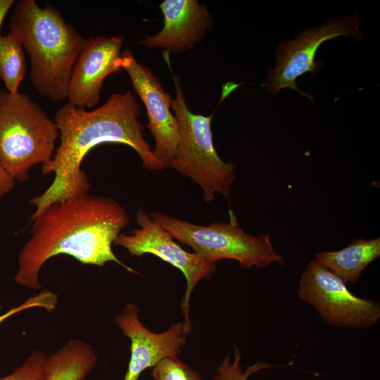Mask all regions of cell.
Segmentation results:
<instances>
[{"instance_id":"cell-12","label":"cell","mask_w":380,"mask_h":380,"mask_svg":"<svg viewBox=\"0 0 380 380\" xmlns=\"http://www.w3.org/2000/svg\"><path fill=\"white\" fill-rule=\"evenodd\" d=\"M139 310L135 304L129 303L114 317V322L131 341L130 360L124 380H138L145 369L154 367L166 357H176L186 343L183 323L172 324L165 331L156 334L141 323Z\"/></svg>"},{"instance_id":"cell-22","label":"cell","mask_w":380,"mask_h":380,"mask_svg":"<svg viewBox=\"0 0 380 380\" xmlns=\"http://www.w3.org/2000/svg\"><path fill=\"white\" fill-rule=\"evenodd\" d=\"M14 4L13 0H0V29L7 13Z\"/></svg>"},{"instance_id":"cell-9","label":"cell","mask_w":380,"mask_h":380,"mask_svg":"<svg viewBox=\"0 0 380 380\" xmlns=\"http://www.w3.org/2000/svg\"><path fill=\"white\" fill-rule=\"evenodd\" d=\"M356 14L343 18H331L317 27L300 32L292 41H283L276 51L277 65L267 75L266 86L273 94L291 88L303 96L312 97L298 88L296 79L306 72H317L322 67L315 61L317 51L324 42L339 37H350L359 41L362 33Z\"/></svg>"},{"instance_id":"cell-2","label":"cell","mask_w":380,"mask_h":380,"mask_svg":"<svg viewBox=\"0 0 380 380\" xmlns=\"http://www.w3.org/2000/svg\"><path fill=\"white\" fill-rule=\"evenodd\" d=\"M32 234L18 256L15 283L39 289V273L50 258L68 255L83 265L103 267L114 262L137 273L114 254L112 245L129 217L123 207L109 197L86 194L58 201L32 220Z\"/></svg>"},{"instance_id":"cell-10","label":"cell","mask_w":380,"mask_h":380,"mask_svg":"<svg viewBox=\"0 0 380 380\" xmlns=\"http://www.w3.org/2000/svg\"><path fill=\"white\" fill-rule=\"evenodd\" d=\"M121 58L122 69L127 72L135 92L146 108L147 127L156 142L153 154L169 167L179 139L178 122L171 111L172 99L153 72L137 62L131 50H124Z\"/></svg>"},{"instance_id":"cell-18","label":"cell","mask_w":380,"mask_h":380,"mask_svg":"<svg viewBox=\"0 0 380 380\" xmlns=\"http://www.w3.org/2000/svg\"><path fill=\"white\" fill-rule=\"evenodd\" d=\"M151 374L155 380H205L177 356L160 361L153 367Z\"/></svg>"},{"instance_id":"cell-4","label":"cell","mask_w":380,"mask_h":380,"mask_svg":"<svg viewBox=\"0 0 380 380\" xmlns=\"http://www.w3.org/2000/svg\"><path fill=\"white\" fill-rule=\"evenodd\" d=\"M58 139L56 124L28 94L0 90V163L15 180L25 182L31 167L48 164Z\"/></svg>"},{"instance_id":"cell-7","label":"cell","mask_w":380,"mask_h":380,"mask_svg":"<svg viewBox=\"0 0 380 380\" xmlns=\"http://www.w3.org/2000/svg\"><path fill=\"white\" fill-rule=\"evenodd\" d=\"M297 294L334 327L368 328L380 318L379 303L353 294L342 279L315 259L303 271Z\"/></svg>"},{"instance_id":"cell-11","label":"cell","mask_w":380,"mask_h":380,"mask_svg":"<svg viewBox=\"0 0 380 380\" xmlns=\"http://www.w3.org/2000/svg\"><path fill=\"white\" fill-rule=\"evenodd\" d=\"M122 36H94L84 44L70 77L68 102L82 108H92L101 99L105 79L123 70Z\"/></svg>"},{"instance_id":"cell-15","label":"cell","mask_w":380,"mask_h":380,"mask_svg":"<svg viewBox=\"0 0 380 380\" xmlns=\"http://www.w3.org/2000/svg\"><path fill=\"white\" fill-rule=\"evenodd\" d=\"M97 360L98 355L90 344L72 339L47 357L46 380H84Z\"/></svg>"},{"instance_id":"cell-8","label":"cell","mask_w":380,"mask_h":380,"mask_svg":"<svg viewBox=\"0 0 380 380\" xmlns=\"http://www.w3.org/2000/svg\"><path fill=\"white\" fill-rule=\"evenodd\" d=\"M139 228L129 234H120L114 245L125 248L132 256L141 257L150 253L179 270L186 281V288L181 307L184 317V330L186 334L191 329L189 317V302L192 291L198 281L207 278L215 270L199 255L184 250L171 235L144 210L136 215Z\"/></svg>"},{"instance_id":"cell-20","label":"cell","mask_w":380,"mask_h":380,"mask_svg":"<svg viewBox=\"0 0 380 380\" xmlns=\"http://www.w3.org/2000/svg\"><path fill=\"white\" fill-rule=\"evenodd\" d=\"M58 296L49 290H43L36 295L30 296L25 301L17 307L11 308L0 315V324L7 318L25 310L33 308H41L48 312H52L56 308Z\"/></svg>"},{"instance_id":"cell-19","label":"cell","mask_w":380,"mask_h":380,"mask_svg":"<svg viewBox=\"0 0 380 380\" xmlns=\"http://www.w3.org/2000/svg\"><path fill=\"white\" fill-rule=\"evenodd\" d=\"M47 356L41 350H34L22 365L0 380H46Z\"/></svg>"},{"instance_id":"cell-3","label":"cell","mask_w":380,"mask_h":380,"mask_svg":"<svg viewBox=\"0 0 380 380\" xmlns=\"http://www.w3.org/2000/svg\"><path fill=\"white\" fill-rule=\"evenodd\" d=\"M9 25L30 57V78L36 91L52 101L66 100L86 39L58 8L50 4L42 8L34 0L18 1Z\"/></svg>"},{"instance_id":"cell-6","label":"cell","mask_w":380,"mask_h":380,"mask_svg":"<svg viewBox=\"0 0 380 380\" xmlns=\"http://www.w3.org/2000/svg\"><path fill=\"white\" fill-rule=\"evenodd\" d=\"M150 217L160 224L171 236L191 247L210 264L222 259L234 260L245 269L267 267L272 262L284 263L281 255L274 248L271 235L246 233L232 218L229 222H212L198 225L162 213H151Z\"/></svg>"},{"instance_id":"cell-14","label":"cell","mask_w":380,"mask_h":380,"mask_svg":"<svg viewBox=\"0 0 380 380\" xmlns=\"http://www.w3.org/2000/svg\"><path fill=\"white\" fill-rule=\"evenodd\" d=\"M380 255V239H355L346 248L317 253L315 260L327 267L345 283L358 281L362 272Z\"/></svg>"},{"instance_id":"cell-5","label":"cell","mask_w":380,"mask_h":380,"mask_svg":"<svg viewBox=\"0 0 380 380\" xmlns=\"http://www.w3.org/2000/svg\"><path fill=\"white\" fill-rule=\"evenodd\" d=\"M172 75L176 96L171 108L178 122L179 139L169 167L198 184L206 203L213 201L216 193L228 198L235 179V165L223 161L215 148L213 116L195 114L188 108L179 77Z\"/></svg>"},{"instance_id":"cell-16","label":"cell","mask_w":380,"mask_h":380,"mask_svg":"<svg viewBox=\"0 0 380 380\" xmlns=\"http://www.w3.org/2000/svg\"><path fill=\"white\" fill-rule=\"evenodd\" d=\"M26 72V59L20 40L11 32L0 34V78L8 92H19Z\"/></svg>"},{"instance_id":"cell-21","label":"cell","mask_w":380,"mask_h":380,"mask_svg":"<svg viewBox=\"0 0 380 380\" xmlns=\"http://www.w3.org/2000/svg\"><path fill=\"white\" fill-rule=\"evenodd\" d=\"M15 181L0 163V198L9 194L13 189Z\"/></svg>"},{"instance_id":"cell-17","label":"cell","mask_w":380,"mask_h":380,"mask_svg":"<svg viewBox=\"0 0 380 380\" xmlns=\"http://www.w3.org/2000/svg\"><path fill=\"white\" fill-rule=\"evenodd\" d=\"M234 356L232 362H230L229 357L226 356L224 358L217 367V374L213 380H247L251 374L274 366L265 362H258L243 371L241 366V352L236 346L234 348Z\"/></svg>"},{"instance_id":"cell-1","label":"cell","mask_w":380,"mask_h":380,"mask_svg":"<svg viewBox=\"0 0 380 380\" xmlns=\"http://www.w3.org/2000/svg\"><path fill=\"white\" fill-rule=\"evenodd\" d=\"M139 115V105L131 91L112 94L105 103L91 110L68 102L59 108L53 121L59 132L60 144L52 160L42 165V173H53L54 178L42 194L30 200L35 207L31 220L53 202L89 193L90 183L81 165L96 146L125 144L137 152L144 168L161 170L168 167L154 156L144 138Z\"/></svg>"},{"instance_id":"cell-13","label":"cell","mask_w":380,"mask_h":380,"mask_svg":"<svg viewBox=\"0 0 380 380\" xmlns=\"http://www.w3.org/2000/svg\"><path fill=\"white\" fill-rule=\"evenodd\" d=\"M159 7L163 27L156 35L139 41L147 48H161L168 53L188 51L202 40L212 26L207 6L196 0H165Z\"/></svg>"}]
</instances>
